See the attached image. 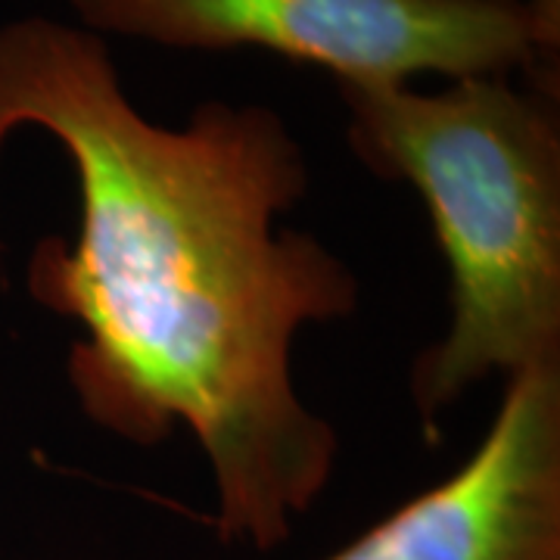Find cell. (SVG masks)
I'll return each mask as SVG.
<instances>
[{"label": "cell", "instance_id": "5b68a950", "mask_svg": "<svg viewBox=\"0 0 560 560\" xmlns=\"http://www.w3.org/2000/svg\"><path fill=\"white\" fill-rule=\"evenodd\" d=\"M533 16L539 22V32L545 44L558 54L560 50V0H529Z\"/></svg>", "mask_w": 560, "mask_h": 560}, {"label": "cell", "instance_id": "3957f363", "mask_svg": "<svg viewBox=\"0 0 560 560\" xmlns=\"http://www.w3.org/2000/svg\"><path fill=\"white\" fill-rule=\"evenodd\" d=\"M94 35L178 50L259 47L334 72L337 84L411 75H511L558 97V54L529 0H69Z\"/></svg>", "mask_w": 560, "mask_h": 560}, {"label": "cell", "instance_id": "277c9868", "mask_svg": "<svg viewBox=\"0 0 560 560\" xmlns=\"http://www.w3.org/2000/svg\"><path fill=\"white\" fill-rule=\"evenodd\" d=\"M324 560H560V364L514 374L452 477Z\"/></svg>", "mask_w": 560, "mask_h": 560}, {"label": "cell", "instance_id": "7a4b0ae2", "mask_svg": "<svg viewBox=\"0 0 560 560\" xmlns=\"http://www.w3.org/2000/svg\"><path fill=\"white\" fill-rule=\"evenodd\" d=\"M340 94L349 147L418 190L448 268V330L411 368L420 418L492 374L560 364L558 97L511 75L433 94L342 81Z\"/></svg>", "mask_w": 560, "mask_h": 560}, {"label": "cell", "instance_id": "6da1fadb", "mask_svg": "<svg viewBox=\"0 0 560 560\" xmlns=\"http://www.w3.org/2000/svg\"><path fill=\"white\" fill-rule=\"evenodd\" d=\"M16 128L60 140L79 175V237L35 246L28 290L84 327L69 352L84 415L138 445L187 427L219 539L283 545L337 464L334 427L293 386V340L359 305L346 261L278 231L308 190L300 140L256 103L143 119L101 35L50 20L0 28V147Z\"/></svg>", "mask_w": 560, "mask_h": 560}]
</instances>
